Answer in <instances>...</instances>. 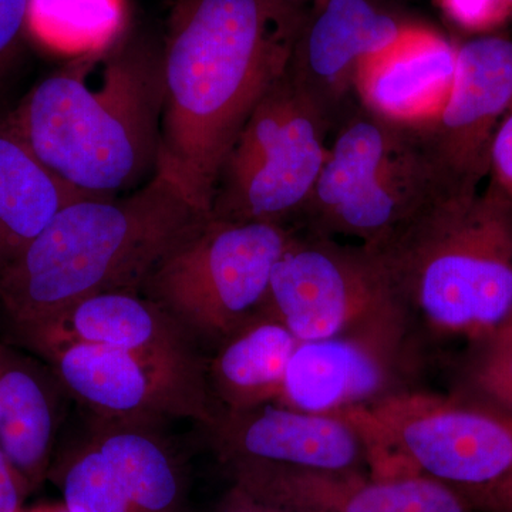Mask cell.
Instances as JSON below:
<instances>
[{
    "label": "cell",
    "instance_id": "1",
    "mask_svg": "<svg viewBox=\"0 0 512 512\" xmlns=\"http://www.w3.org/2000/svg\"><path fill=\"white\" fill-rule=\"evenodd\" d=\"M303 16L284 0H188L161 56L157 170L210 214L222 161L285 72Z\"/></svg>",
    "mask_w": 512,
    "mask_h": 512
},
{
    "label": "cell",
    "instance_id": "2",
    "mask_svg": "<svg viewBox=\"0 0 512 512\" xmlns=\"http://www.w3.org/2000/svg\"><path fill=\"white\" fill-rule=\"evenodd\" d=\"M161 109V57L121 39L70 59L33 87L8 121L64 183L116 197L156 173Z\"/></svg>",
    "mask_w": 512,
    "mask_h": 512
},
{
    "label": "cell",
    "instance_id": "3",
    "mask_svg": "<svg viewBox=\"0 0 512 512\" xmlns=\"http://www.w3.org/2000/svg\"><path fill=\"white\" fill-rule=\"evenodd\" d=\"M204 215L160 171L126 194L73 202L0 265V303L20 335L100 293H140L160 256Z\"/></svg>",
    "mask_w": 512,
    "mask_h": 512
},
{
    "label": "cell",
    "instance_id": "4",
    "mask_svg": "<svg viewBox=\"0 0 512 512\" xmlns=\"http://www.w3.org/2000/svg\"><path fill=\"white\" fill-rule=\"evenodd\" d=\"M365 247L414 330L474 343L512 313V204L494 185L437 198Z\"/></svg>",
    "mask_w": 512,
    "mask_h": 512
},
{
    "label": "cell",
    "instance_id": "5",
    "mask_svg": "<svg viewBox=\"0 0 512 512\" xmlns=\"http://www.w3.org/2000/svg\"><path fill=\"white\" fill-rule=\"evenodd\" d=\"M446 197L419 128L357 106L333 131L302 220L306 231L373 244Z\"/></svg>",
    "mask_w": 512,
    "mask_h": 512
},
{
    "label": "cell",
    "instance_id": "6",
    "mask_svg": "<svg viewBox=\"0 0 512 512\" xmlns=\"http://www.w3.org/2000/svg\"><path fill=\"white\" fill-rule=\"evenodd\" d=\"M296 229L204 215L160 256L140 293L201 343H220L259 311Z\"/></svg>",
    "mask_w": 512,
    "mask_h": 512
},
{
    "label": "cell",
    "instance_id": "7",
    "mask_svg": "<svg viewBox=\"0 0 512 512\" xmlns=\"http://www.w3.org/2000/svg\"><path fill=\"white\" fill-rule=\"evenodd\" d=\"M330 133L329 121L282 73L222 161L211 217L282 225L302 218L328 157Z\"/></svg>",
    "mask_w": 512,
    "mask_h": 512
},
{
    "label": "cell",
    "instance_id": "8",
    "mask_svg": "<svg viewBox=\"0 0 512 512\" xmlns=\"http://www.w3.org/2000/svg\"><path fill=\"white\" fill-rule=\"evenodd\" d=\"M342 414L365 434L375 477L389 467L397 477L400 463L406 474L478 485L512 468V413L461 396L409 389Z\"/></svg>",
    "mask_w": 512,
    "mask_h": 512
},
{
    "label": "cell",
    "instance_id": "9",
    "mask_svg": "<svg viewBox=\"0 0 512 512\" xmlns=\"http://www.w3.org/2000/svg\"><path fill=\"white\" fill-rule=\"evenodd\" d=\"M259 311L291 330L299 342L410 330L389 279L365 245L296 231L276 262Z\"/></svg>",
    "mask_w": 512,
    "mask_h": 512
},
{
    "label": "cell",
    "instance_id": "10",
    "mask_svg": "<svg viewBox=\"0 0 512 512\" xmlns=\"http://www.w3.org/2000/svg\"><path fill=\"white\" fill-rule=\"evenodd\" d=\"M512 107V40L478 36L457 46L450 96L419 128L446 197L473 195L490 173L498 124Z\"/></svg>",
    "mask_w": 512,
    "mask_h": 512
},
{
    "label": "cell",
    "instance_id": "11",
    "mask_svg": "<svg viewBox=\"0 0 512 512\" xmlns=\"http://www.w3.org/2000/svg\"><path fill=\"white\" fill-rule=\"evenodd\" d=\"M413 25L380 0H318L301 20L285 74L335 131L359 106L360 67Z\"/></svg>",
    "mask_w": 512,
    "mask_h": 512
},
{
    "label": "cell",
    "instance_id": "12",
    "mask_svg": "<svg viewBox=\"0 0 512 512\" xmlns=\"http://www.w3.org/2000/svg\"><path fill=\"white\" fill-rule=\"evenodd\" d=\"M69 399L93 419L165 426L191 419L208 427L217 416L211 393L140 357L93 343H72L43 353Z\"/></svg>",
    "mask_w": 512,
    "mask_h": 512
},
{
    "label": "cell",
    "instance_id": "13",
    "mask_svg": "<svg viewBox=\"0 0 512 512\" xmlns=\"http://www.w3.org/2000/svg\"><path fill=\"white\" fill-rule=\"evenodd\" d=\"M414 333L375 330L301 342L286 369L276 404L336 414L380 402L407 389Z\"/></svg>",
    "mask_w": 512,
    "mask_h": 512
},
{
    "label": "cell",
    "instance_id": "14",
    "mask_svg": "<svg viewBox=\"0 0 512 512\" xmlns=\"http://www.w3.org/2000/svg\"><path fill=\"white\" fill-rule=\"evenodd\" d=\"M19 336L39 356L72 343L124 350L210 392L201 343L141 293H100Z\"/></svg>",
    "mask_w": 512,
    "mask_h": 512
},
{
    "label": "cell",
    "instance_id": "15",
    "mask_svg": "<svg viewBox=\"0 0 512 512\" xmlns=\"http://www.w3.org/2000/svg\"><path fill=\"white\" fill-rule=\"evenodd\" d=\"M232 485L264 503L303 512H477L456 488L424 474L382 478L234 460Z\"/></svg>",
    "mask_w": 512,
    "mask_h": 512
},
{
    "label": "cell",
    "instance_id": "16",
    "mask_svg": "<svg viewBox=\"0 0 512 512\" xmlns=\"http://www.w3.org/2000/svg\"><path fill=\"white\" fill-rule=\"evenodd\" d=\"M204 430L222 464L258 460L309 470L363 473L370 467L366 437L342 413H308L272 403L247 410H218Z\"/></svg>",
    "mask_w": 512,
    "mask_h": 512
},
{
    "label": "cell",
    "instance_id": "17",
    "mask_svg": "<svg viewBox=\"0 0 512 512\" xmlns=\"http://www.w3.org/2000/svg\"><path fill=\"white\" fill-rule=\"evenodd\" d=\"M457 46L414 23L394 45L367 60L357 74L360 106L394 123L424 127L450 96Z\"/></svg>",
    "mask_w": 512,
    "mask_h": 512
},
{
    "label": "cell",
    "instance_id": "18",
    "mask_svg": "<svg viewBox=\"0 0 512 512\" xmlns=\"http://www.w3.org/2000/svg\"><path fill=\"white\" fill-rule=\"evenodd\" d=\"M66 397L49 365L0 342V448L29 491L49 477Z\"/></svg>",
    "mask_w": 512,
    "mask_h": 512
},
{
    "label": "cell",
    "instance_id": "19",
    "mask_svg": "<svg viewBox=\"0 0 512 512\" xmlns=\"http://www.w3.org/2000/svg\"><path fill=\"white\" fill-rule=\"evenodd\" d=\"M89 439L109 461L133 512H191L187 471L164 426L90 417Z\"/></svg>",
    "mask_w": 512,
    "mask_h": 512
},
{
    "label": "cell",
    "instance_id": "20",
    "mask_svg": "<svg viewBox=\"0 0 512 512\" xmlns=\"http://www.w3.org/2000/svg\"><path fill=\"white\" fill-rule=\"evenodd\" d=\"M299 340L279 320L258 311L232 330L207 362V382L218 410L278 403Z\"/></svg>",
    "mask_w": 512,
    "mask_h": 512
},
{
    "label": "cell",
    "instance_id": "21",
    "mask_svg": "<svg viewBox=\"0 0 512 512\" xmlns=\"http://www.w3.org/2000/svg\"><path fill=\"white\" fill-rule=\"evenodd\" d=\"M94 197L64 183L10 126L0 124V265L18 255L67 205Z\"/></svg>",
    "mask_w": 512,
    "mask_h": 512
},
{
    "label": "cell",
    "instance_id": "22",
    "mask_svg": "<svg viewBox=\"0 0 512 512\" xmlns=\"http://www.w3.org/2000/svg\"><path fill=\"white\" fill-rule=\"evenodd\" d=\"M126 0H28L26 30L70 59L100 52L123 39Z\"/></svg>",
    "mask_w": 512,
    "mask_h": 512
},
{
    "label": "cell",
    "instance_id": "23",
    "mask_svg": "<svg viewBox=\"0 0 512 512\" xmlns=\"http://www.w3.org/2000/svg\"><path fill=\"white\" fill-rule=\"evenodd\" d=\"M67 512H133L107 458L87 439L50 467Z\"/></svg>",
    "mask_w": 512,
    "mask_h": 512
},
{
    "label": "cell",
    "instance_id": "24",
    "mask_svg": "<svg viewBox=\"0 0 512 512\" xmlns=\"http://www.w3.org/2000/svg\"><path fill=\"white\" fill-rule=\"evenodd\" d=\"M461 397L512 413V313L483 339L471 343Z\"/></svg>",
    "mask_w": 512,
    "mask_h": 512
},
{
    "label": "cell",
    "instance_id": "25",
    "mask_svg": "<svg viewBox=\"0 0 512 512\" xmlns=\"http://www.w3.org/2000/svg\"><path fill=\"white\" fill-rule=\"evenodd\" d=\"M441 5L458 26L468 30L494 28L511 12L505 0H441Z\"/></svg>",
    "mask_w": 512,
    "mask_h": 512
},
{
    "label": "cell",
    "instance_id": "26",
    "mask_svg": "<svg viewBox=\"0 0 512 512\" xmlns=\"http://www.w3.org/2000/svg\"><path fill=\"white\" fill-rule=\"evenodd\" d=\"M488 177L490 184L512 204V107L495 130Z\"/></svg>",
    "mask_w": 512,
    "mask_h": 512
},
{
    "label": "cell",
    "instance_id": "27",
    "mask_svg": "<svg viewBox=\"0 0 512 512\" xmlns=\"http://www.w3.org/2000/svg\"><path fill=\"white\" fill-rule=\"evenodd\" d=\"M477 512H512V468L490 483L451 485Z\"/></svg>",
    "mask_w": 512,
    "mask_h": 512
},
{
    "label": "cell",
    "instance_id": "28",
    "mask_svg": "<svg viewBox=\"0 0 512 512\" xmlns=\"http://www.w3.org/2000/svg\"><path fill=\"white\" fill-rule=\"evenodd\" d=\"M28 0H0V66L8 60L26 29Z\"/></svg>",
    "mask_w": 512,
    "mask_h": 512
},
{
    "label": "cell",
    "instance_id": "29",
    "mask_svg": "<svg viewBox=\"0 0 512 512\" xmlns=\"http://www.w3.org/2000/svg\"><path fill=\"white\" fill-rule=\"evenodd\" d=\"M29 493L25 481L0 448V512H22V503Z\"/></svg>",
    "mask_w": 512,
    "mask_h": 512
},
{
    "label": "cell",
    "instance_id": "30",
    "mask_svg": "<svg viewBox=\"0 0 512 512\" xmlns=\"http://www.w3.org/2000/svg\"><path fill=\"white\" fill-rule=\"evenodd\" d=\"M211 512H303L291 508L278 507V505L264 503L252 497L244 490L231 485V488L222 495L221 500L215 504Z\"/></svg>",
    "mask_w": 512,
    "mask_h": 512
},
{
    "label": "cell",
    "instance_id": "31",
    "mask_svg": "<svg viewBox=\"0 0 512 512\" xmlns=\"http://www.w3.org/2000/svg\"><path fill=\"white\" fill-rule=\"evenodd\" d=\"M32 512H67L66 507H43Z\"/></svg>",
    "mask_w": 512,
    "mask_h": 512
},
{
    "label": "cell",
    "instance_id": "32",
    "mask_svg": "<svg viewBox=\"0 0 512 512\" xmlns=\"http://www.w3.org/2000/svg\"><path fill=\"white\" fill-rule=\"evenodd\" d=\"M284 2L289 3V5L296 6L298 8L299 5H303V3H315L318 0H284Z\"/></svg>",
    "mask_w": 512,
    "mask_h": 512
},
{
    "label": "cell",
    "instance_id": "33",
    "mask_svg": "<svg viewBox=\"0 0 512 512\" xmlns=\"http://www.w3.org/2000/svg\"><path fill=\"white\" fill-rule=\"evenodd\" d=\"M507 2V5L510 6V9L512 10V0H505Z\"/></svg>",
    "mask_w": 512,
    "mask_h": 512
}]
</instances>
